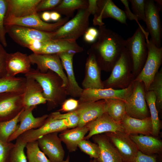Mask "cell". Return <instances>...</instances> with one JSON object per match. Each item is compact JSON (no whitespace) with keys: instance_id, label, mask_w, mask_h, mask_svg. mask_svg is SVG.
Instances as JSON below:
<instances>
[{"instance_id":"cell-1","label":"cell","mask_w":162,"mask_h":162,"mask_svg":"<svg viewBox=\"0 0 162 162\" xmlns=\"http://www.w3.org/2000/svg\"><path fill=\"white\" fill-rule=\"evenodd\" d=\"M98 31V39L89 51L94 55L100 69L111 71L125 49L126 40L104 25L99 26Z\"/></svg>"},{"instance_id":"cell-2","label":"cell","mask_w":162,"mask_h":162,"mask_svg":"<svg viewBox=\"0 0 162 162\" xmlns=\"http://www.w3.org/2000/svg\"><path fill=\"white\" fill-rule=\"evenodd\" d=\"M35 80L43 89V94L47 102V110H50L65 101L67 94L66 89L62 86L60 77L53 71L49 70L42 73L37 69L32 68L25 74Z\"/></svg>"},{"instance_id":"cell-3","label":"cell","mask_w":162,"mask_h":162,"mask_svg":"<svg viewBox=\"0 0 162 162\" xmlns=\"http://www.w3.org/2000/svg\"><path fill=\"white\" fill-rule=\"evenodd\" d=\"M149 33L141 25L133 35L126 40L125 47L130 58L133 73L136 76L142 69L146 60L148 50L146 41Z\"/></svg>"},{"instance_id":"cell-4","label":"cell","mask_w":162,"mask_h":162,"mask_svg":"<svg viewBox=\"0 0 162 162\" xmlns=\"http://www.w3.org/2000/svg\"><path fill=\"white\" fill-rule=\"evenodd\" d=\"M111 71L109 77L103 82L104 88L124 89L134 81L136 77L133 73L131 60L126 48Z\"/></svg>"},{"instance_id":"cell-5","label":"cell","mask_w":162,"mask_h":162,"mask_svg":"<svg viewBox=\"0 0 162 162\" xmlns=\"http://www.w3.org/2000/svg\"><path fill=\"white\" fill-rule=\"evenodd\" d=\"M77 10L73 18L54 32L52 39L76 41L84 34L89 28L91 14L87 8Z\"/></svg>"},{"instance_id":"cell-6","label":"cell","mask_w":162,"mask_h":162,"mask_svg":"<svg viewBox=\"0 0 162 162\" xmlns=\"http://www.w3.org/2000/svg\"><path fill=\"white\" fill-rule=\"evenodd\" d=\"M146 42L148 50L147 58L142 69L134 81L142 82L147 92L162 64V47H158L151 38Z\"/></svg>"},{"instance_id":"cell-7","label":"cell","mask_w":162,"mask_h":162,"mask_svg":"<svg viewBox=\"0 0 162 162\" xmlns=\"http://www.w3.org/2000/svg\"><path fill=\"white\" fill-rule=\"evenodd\" d=\"M6 33L16 43L28 48L34 43L52 39L54 32H47L26 27L10 25L5 26Z\"/></svg>"},{"instance_id":"cell-8","label":"cell","mask_w":162,"mask_h":162,"mask_svg":"<svg viewBox=\"0 0 162 162\" xmlns=\"http://www.w3.org/2000/svg\"><path fill=\"white\" fill-rule=\"evenodd\" d=\"M134 82L133 91L125 101L126 114L133 118L143 119L150 116L145 98L146 92L142 82Z\"/></svg>"},{"instance_id":"cell-9","label":"cell","mask_w":162,"mask_h":162,"mask_svg":"<svg viewBox=\"0 0 162 162\" xmlns=\"http://www.w3.org/2000/svg\"><path fill=\"white\" fill-rule=\"evenodd\" d=\"M69 18L66 17L56 22L49 23L43 21L38 13L21 18L10 16L4 19V26L17 25L47 32H54L64 25Z\"/></svg>"},{"instance_id":"cell-10","label":"cell","mask_w":162,"mask_h":162,"mask_svg":"<svg viewBox=\"0 0 162 162\" xmlns=\"http://www.w3.org/2000/svg\"><path fill=\"white\" fill-rule=\"evenodd\" d=\"M134 85V81L129 86L124 89L109 88L83 89L80 97L79 103L93 102L107 99H120L126 101L131 94Z\"/></svg>"},{"instance_id":"cell-11","label":"cell","mask_w":162,"mask_h":162,"mask_svg":"<svg viewBox=\"0 0 162 162\" xmlns=\"http://www.w3.org/2000/svg\"><path fill=\"white\" fill-rule=\"evenodd\" d=\"M28 56L31 64H36L37 69L40 72L46 73L50 70L56 74L62 81L63 87L67 89L68 86L67 77L57 54H40L33 53Z\"/></svg>"},{"instance_id":"cell-12","label":"cell","mask_w":162,"mask_h":162,"mask_svg":"<svg viewBox=\"0 0 162 162\" xmlns=\"http://www.w3.org/2000/svg\"><path fill=\"white\" fill-rule=\"evenodd\" d=\"M105 134L118 152L123 162H132L134 160L139 150L129 135L119 131Z\"/></svg>"},{"instance_id":"cell-13","label":"cell","mask_w":162,"mask_h":162,"mask_svg":"<svg viewBox=\"0 0 162 162\" xmlns=\"http://www.w3.org/2000/svg\"><path fill=\"white\" fill-rule=\"evenodd\" d=\"M23 93L6 92L0 94V122L13 118L24 108Z\"/></svg>"},{"instance_id":"cell-14","label":"cell","mask_w":162,"mask_h":162,"mask_svg":"<svg viewBox=\"0 0 162 162\" xmlns=\"http://www.w3.org/2000/svg\"><path fill=\"white\" fill-rule=\"evenodd\" d=\"M69 128L68 121L66 119H56L48 115L44 124L37 129L28 130L18 137L23 141L28 142L37 140L43 135L61 131Z\"/></svg>"},{"instance_id":"cell-15","label":"cell","mask_w":162,"mask_h":162,"mask_svg":"<svg viewBox=\"0 0 162 162\" xmlns=\"http://www.w3.org/2000/svg\"><path fill=\"white\" fill-rule=\"evenodd\" d=\"M160 9L153 0H146L145 21L148 32L153 42L158 47H161L162 29L159 15Z\"/></svg>"},{"instance_id":"cell-16","label":"cell","mask_w":162,"mask_h":162,"mask_svg":"<svg viewBox=\"0 0 162 162\" xmlns=\"http://www.w3.org/2000/svg\"><path fill=\"white\" fill-rule=\"evenodd\" d=\"M58 133L46 134L37 140L40 149L51 162H62L64 160L65 152Z\"/></svg>"},{"instance_id":"cell-17","label":"cell","mask_w":162,"mask_h":162,"mask_svg":"<svg viewBox=\"0 0 162 162\" xmlns=\"http://www.w3.org/2000/svg\"><path fill=\"white\" fill-rule=\"evenodd\" d=\"M98 11L94 16L93 24L99 26L104 25L103 19L113 18L120 22L127 25L124 11L118 8L111 0H98L97 1Z\"/></svg>"},{"instance_id":"cell-18","label":"cell","mask_w":162,"mask_h":162,"mask_svg":"<svg viewBox=\"0 0 162 162\" xmlns=\"http://www.w3.org/2000/svg\"><path fill=\"white\" fill-rule=\"evenodd\" d=\"M83 50V48L78 44L76 41L51 39L41 42L39 49L34 53L53 54L67 52L76 53L81 52Z\"/></svg>"},{"instance_id":"cell-19","label":"cell","mask_w":162,"mask_h":162,"mask_svg":"<svg viewBox=\"0 0 162 162\" xmlns=\"http://www.w3.org/2000/svg\"><path fill=\"white\" fill-rule=\"evenodd\" d=\"M36 107L33 106L23 110L20 115L19 126L9 137L8 142L16 140L25 132L39 128L44 124L48 115L45 114L35 117L32 114V111Z\"/></svg>"},{"instance_id":"cell-20","label":"cell","mask_w":162,"mask_h":162,"mask_svg":"<svg viewBox=\"0 0 162 162\" xmlns=\"http://www.w3.org/2000/svg\"><path fill=\"white\" fill-rule=\"evenodd\" d=\"M88 134L84 139L88 140L95 135L116 131L124 132L120 123L113 120L106 112L87 123Z\"/></svg>"},{"instance_id":"cell-21","label":"cell","mask_w":162,"mask_h":162,"mask_svg":"<svg viewBox=\"0 0 162 162\" xmlns=\"http://www.w3.org/2000/svg\"><path fill=\"white\" fill-rule=\"evenodd\" d=\"M105 101L102 100L94 102L79 103L75 110L80 120L77 127H82L105 112Z\"/></svg>"},{"instance_id":"cell-22","label":"cell","mask_w":162,"mask_h":162,"mask_svg":"<svg viewBox=\"0 0 162 162\" xmlns=\"http://www.w3.org/2000/svg\"><path fill=\"white\" fill-rule=\"evenodd\" d=\"M26 83L23 93L22 103L24 109L46 102L43 94V89L34 79L25 77Z\"/></svg>"},{"instance_id":"cell-23","label":"cell","mask_w":162,"mask_h":162,"mask_svg":"<svg viewBox=\"0 0 162 162\" xmlns=\"http://www.w3.org/2000/svg\"><path fill=\"white\" fill-rule=\"evenodd\" d=\"M29 56L20 52L7 53L6 61V76L14 77L17 74H25L31 69Z\"/></svg>"},{"instance_id":"cell-24","label":"cell","mask_w":162,"mask_h":162,"mask_svg":"<svg viewBox=\"0 0 162 162\" xmlns=\"http://www.w3.org/2000/svg\"><path fill=\"white\" fill-rule=\"evenodd\" d=\"M86 63V75L82 82L83 89L104 88L100 76V68L94 54L89 51Z\"/></svg>"},{"instance_id":"cell-25","label":"cell","mask_w":162,"mask_h":162,"mask_svg":"<svg viewBox=\"0 0 162 162\" xmlns=\"http://www.w3.org/2000/svg\"><path fill=\"white\" fill-rule=\"evenodd\" d=\"M7 1V8L5 18L10 16L21 18L38 13L36 8L41 0Z\"/></svg>"},{"instance_id":"cell-26","label":"cell","mask_w":162,"mask_h":162,"mask_svg":"<svg viewBox=\"0 0 162 162\" xmlns=\"http://www.w3.org/2000/svg\"><path fill=\"white\" fill-rule=\"evenodd\" d=\"M92 137L100 148L98 159L100 162H123L118 152L105 134L95 135Z\"/></svg>"},{"instance_id":"cell-27","label":"cell","mask_w":162,"mask_h":162,"mask_svg":"<svg viewBox=\"0 0 162 162\" xmlns=\"http://www.w3.org/2000/svg\"><path fill=\"white\" fill-rule=\"evenodd\" d=\"M120 124L124 132L129 135H152V125L150 116L143 119H139L131 117L126 114Z\"/></svg>"},{"instance_id":"cell-28","label":"cell","mask_w":162,"mask_h":162,"mask_svg":"<svg viewBox=\"0 0 162 162\" xmlns=\"http://www.w3.org/2000/svg\"><path fill=\"white\" fill-rule=\"evenodd\" d=\"M75 53L72 52H67L57 54L67 73L68 81V86L66 89L67 94L73 97H80L83 89L79 86L75 77L73 64V57Z\"/></svg>"},{"instance_id":"cell-29","label":"cell","mask_w":162,"mask_h":162,"mask_svg":"<svg viewBox=\"0 0 162 162\" xmlns=\"http://www.w3.org/2000/svg\"><path fill=\"white\" fill-rule=\"evenodd\" d=\"M129 136L139 151L142 153L148 155L161 154L162 142L156 137L142 134H131Z\"/></svg>"},{"instance_id":"cell-30","label":"cell","mask_w":162,"mask_h":162,"mask_svg":"<svg viewBox=\"0 0 162 162\" xmlns=\"http://www.w3.org/2000/svg\"><path fill=\"white\" fill-rule=\"evenodd\" d=\"M88 130L85 125L82 127L67 129L61 132L58 136L70 152L75 151L79 142L83 139Z\"/></svg>"},{"instance_id":"cell-31","label":"cell","mask_w":162,"mask_h":162,"mask_svg":"<svg viewBox=\"0 0 162 162\" xmlns=\"http://www.w3.org/2000/svg\"><path fill=\"white\" fill-rule=\"evenodd\" d=\"M105 112L113 120L120 123L126 114L125 101L117 99L104 100Z\"/></svg>"},{"instance_id":"cell-32","label":"cell","mask_w":162,"mask_h":162,"mask_svg":"<svg viewBox=\"0 0 162 162\" xmlns=\"http://www.w3.org/2000/svg\"><path fill=\"white\" fill-rule=\"evenodd\" d=\"M26 78L6 76L0 78V94L6 92L23 93Z\"/></svg>"},{"instance_id":"cell-33","label":"cell","mask_w":162,"mask_h":162,"mask_svg":"<svg viewBox=\"0 0 162 162\" xmlns=\"http://www.w3.org/2000/svg\"><path fill=\"white\" fill-rule=\"evenodd\" d=\"M88 2L84 0H62L61 3L52 10L69 18L76 10L86 9Z\"/></svg>"},{"instance_id":"cell-34","label":"cell","mask_w":162,"mask_h":162,"mask_svg":"<svg viewBox=\"0 0 162 162\" xmlns=\"http://www.w3.org/2000/svg\"><path fill=\"white\" fill-rule=\"evenodd\" d=\"M145 98L150 114L152 125V135L153 136H158L160 129V122L158 112L155 105L156 97L152 91L146 92Z\"/></svg>"},{"instance_id":"cell-35","label":"cell","mask_w":162,"mask_h":162,"mask_svg":"<svg viewBox=\"0 0 162 162\" xmlns=\"http://www.w3.org/2000/svg\"><path fill=\"white\" fill-rule=\"evenodd\" d=\"M26 148L28 162H51L40 149L37 140L27 142Z\"/></svg>"},{"instance_id":"cell-36","label":"cell","mask_w":162,"mask_h":162,"mask_svg":"<svg viewBox=\"0 0 162 162\" xmlns=\"http://www.w3.org/2000/svg\"><path fill=\"white\" fill-rule=\"evenodd\" d=\"M22 111L13 118L0 122V140L3 142H8L9 137L17 128L19 124L18 123L19 122L20 115Z\"/></svg>"},{"instance_id":"cell-37","label":"cell","mask_w":162,"mask_h":162,"mask_svg":"<svg viewBox=\"0 0 162 162\" xmlns=\"http://www.w3.org/2000/svg\"><path fill=\"white\" fill-rule=\"evenodd\" d=\"M153 92L156 97L155 105L158 113L162 109V68L157 72L150 84L148 91Z\"/></svg>"},{"instance_id":"cell-38","label":"cell","mask_w":162,"mask_h":162,"mask_svg":"<svg viewBox=\"0 0 162 162\" xmlns=\"http://www.w3.org/2000/svg\"><path fill=\"white\" fill-rule=\"evenodd\" d=\"M14 145L11 149L8 162H28L24 148L27 143L18 137Z\"/></svg>"},{"instance_id":"cell-39","label":"cell","mask_w":162,"mask_h":162,"mask_svg":"<svg viewBox=\"0 0 162 162\" xmlns=\"http://www.w3.org/2000/svg\"><path fill=\"white\" fill-rule=\"evenodd\" d=\"M50 115L53 118L56 119L67 120L68 122L69 128H74L77 127L79 123V116L75 110L64 114H62L58 111L53 112Z\"/></svg>"},{"instance_id":"cell-40","label":"cell","mask_w":162,"mask_h":162,"mask_svg":"<svg viewBox=\"0 0 162 162\" xmlns=\"http://www.w3.org/2000/svg\"><path fill=\"white\" fill-rule=\"evenodd\" d=\"M78 147L82 152L89 155L91 158L98 159L100 154L98 145L87 140L83 139L79 143Z\"/></svg>"},{"instance_id":"cell-41","label":"cell","mask_w":162,"mask_h":162,"mask_svg":"<svg viewBox=\"0 0 162 162\" xmlns=\"http://www.w3.org/2000/svg\"><path fill=\"white\" fill-rule=\"evenodd\" d=\"M7 5V0H0V43L4 47H6L7 46L4 25Z\"/></svg>"},{"instance_id":"cell-42","label":"cell","mask_w":162,"mask_h":162,"mask_svg":"<svg viewBox=\"0 0 162 162\" xmlns=\"http://www.w3.org/2000/svg\"><path fill=\"white\" fill-rule=\"evenodd\" d=\"M131 5L133 13L139 20L145 22V7L146 0H130Z\"/></svg>"},{"instance_id":"cell-43","label":"cell","mask_w":162,"mask_h":162,"mask_svg":"<svg viewBox=\"0 0 162 162\" xmlns=\"http://www.w3.org/2000/svg\"><path fill=\"white\" fill-rule=\"evenodd\" d=\"M62 0H41L36 8L38 13L41 11L52 10L58 5Z\"/></svg>"},{"instance_id":"cell-44","label":"cell","mask_w":162,"mask_h":162,"mask_svg":"<svg viewBox=\"0 0 162 162\" xmlns=\"http://www.w3.org/2000/svg\"><path fill=\"white\" fill-rule=\"evenodd\" d=\"M14 145L11 142L5 143L0 140V162H8L10 151Z\"/></svg>"},{"instance_id":"cell-45","label":"cell","mask_w":162,"mask_h":162,"mask_svg":"<svg viewBox=\"0 0 162 162\" xmlns=\"http://www.w3.org/2000/svg\"><path fill=\"white\" fill-rule=\"evenodd\" d=\"M62 106L58 111L70 112L75 110L79 105V100L70 98L65 100L62 104Z\"/></svg>"},{"instance_id":"cell-46","label":"cell","mask_w":162,"mask_h":162,"mask_svg":"<svg viewBox=\"0 0 162 162\" xmlns=\"http://www.w3.org/2000/svg\"><path fill=\"white\" fill-rule=\"evenodd\" d=\"M7 53L0 43V78L6 76V61Z\"/></svg>"},{"instance_id":"cell-47","label":"cell","mask_w":162,"mask_h":162,"mask_svg":"<svg viewBox=\"0 0 162 162\" xmlns=\"http://www.w3.org/2000/svg\"><path fill=\"white\" fill-rule=\"evenodd\" d=\"M132 162H157V161L155 155H147L139 151L136 157Z\"/></svg>"},{"instance_id":"cell-48","label":"cell","mask_w":162,"mask_h":162,"mask_svg":"<svg viewBox=\"0 0 162 162\" xmlns=\"http://www.w3.org/2000/svg\"><path fill=\"white\" fill-rule=\"evenodd\" d=\"M121 2L124 4V12L127 18H128L130 20H135L139 25H141L139 22L138 20H139L138 17L134 14L131 11L129 7V1L127 0H121Z\"/></svg>"},{"instance_id":"cell-49","label":"cell","mask_w":162,"mask_h":162,"mask_svg":"<svg viewBox=\"0 0 162 162\" xmlns=\"http://www.w3.org/2000/svg\"><path fill=\"white\" fill-rule=\"evenodd\" d=\"M97 0H88L87 9L91 15H94L96 13L98 10Z\"/></svg>"},{"instance_id":"cell-50","label":"cell","mask_w":162,"mask_h":162,"mask_svg":"<svg viewBox=\"0 0 162 162\" xmlns=\"http://www.w3.org/2000/svg\"><path fill=\"white\" fill-rule=\"evenodd\" d=\"M84 35V40L86 42L88 43H94L97 40L98 38L86 32Z\"/></svg>"},{"instance_id":"cell-51","label":"cell","mask_w":162,"mask_h":162,"mask_svg":"<svg viewBox=\"0 0 162 162\" xmlns=\"http://www.w3.org/2000/svg\"><path fill=\"white\" fill-rule=\"evenodd\" d=\"M50 20L54 21H58L60 19L61 15L59 13L54 11L50 12Z\"/></svg>"},{"instance_id":"cell-52","label":"cell","mask_w":162,"mask_h":162,"mask_svg":"<svg viewBox=\"0 0 162 162\" xmlns=\"http://www.w3.org/2000/svg\"><path fill=\"white\" fill-rule=\"evenodd\" d=\"M41 17L44 21H50V12L47 11H44L42 14Z\"/></svg>"},{"instance_id":"cell-53","label":"cell","mask_w":162,"mask_h":162,"mask_svg":"<svg viewBox=\"0 0 162 162\" xmlns=\"http://www.w3.org/2000/svg\"><path fill=\"white\" fill-rule=\"evenodd\" d=\"M154 2H155L156 3V5L158 7L159 9L161 10V9L162 8V0H154Z\"/></svg>"},{"instance_id":"cell-54","label":"cell","mask_w":162,"mask_h":162,"mask_svg":"<svg viewBox=\"0 0 162 162\" xmlns=\"http://www.w3.org/2000/svg\"><path fill=\"white\" fill-rule=\"evenodd\" d=\"M69 158L68 157L67 159L65 160H63L62 162H70L69 161ZM90 162H100L98 159L94 158L93 160H90Z\"/></svg>"}]
</instances>
